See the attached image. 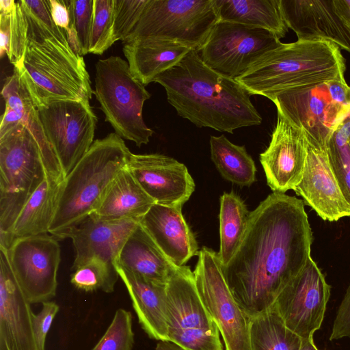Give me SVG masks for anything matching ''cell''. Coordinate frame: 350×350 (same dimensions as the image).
<instances>
[{
	"instance_id": "39",
	"label": "cell",
	"mask_w": 350,
	"mask_h": 350,
	"mask_svg": "<svg viewBox=\"0 0 350 350\" xmlns=\"http://www.w3.org/2000/svg\"><path fill=\"white\" fill-rule=\"evenodd\" d=\"M27 43L26 23L18 1L15 2L12 13V36L10 53L8 56L14 67L18 66L24 57Z\"/></svg>"
},
{
	"instance_id": "43",
	"label": "cell",
	"mask_w": 350,
	"mask_h": 350,
	"mask_svg": "<svg viewBox=\"0 0 350 350\" xmlns=\"http://www.w3.org/2000/svg\"><path fill=\"white\" fill-rule=\"evenodd\" d=\"M327 85L332 100L350 109V86L346 82L336 80L327 81Z\"/></svg>"
},
{
	"instance_id": "48",
	"label": "cell",
	"mask_w": 350,
	"mask_h": 350,
	"mask_svg": "<svg viewBox=\"0 0 350 350\" xmlns=\"http://www.w3.org/2000/svg\"><path fill=\"white\" fill-rule=\"evenodd\" d=\"M16 1L14 0H0L1 14H10L13 12Z\"/></svg>"
},
{
	"instance_id": "19",
	"label": "cell",
	"mask_w": 350,
	"mask_h": 350,
	"mask_svg": "<svg viewBox=\"0 0 350 350\" xmlns=\"http://www.w3.org/2000/svg\"><path fill=\"white\" fill-rule=\"evenodd\" d=\"M30 305L0 246V350H38Z\"/></svg>"
},
{
	"instance_id": "36",
	"label": "cell",
	"mask_w": 350,
	"mask_h": 350,
	"mask_svg": "<svg viewBox=\"0 0 350 350\" xmlns=\"http://www.w3.org/2000/svg\"><path fill=\"white\" fill-rule=\"evenodd\" d=\"M133 345L132 315L129 311L120 308L92 350H132Z\"/></svg>"
},
{
	"instance_id": "2",
	"label": "cell",
	"mask_w": 350,
	"mask_h": 350,
	"mask_svg": "<svg viewBox=\"0 0 350 350\" xmlns=\"http://www.w3.org/2000/svg\"><path fill=\"white\" fill-rule=\"evenodd\" d=\"M153 82L164 88L177 114L198 127L233 133L262 122L250 92L235 79L208 66L198 51H191Z\"/></svg>"
},
{
	"instance_id": "25",
	"label": "cell",
	"mask_w": 350,
	"mask_h": 350,
	"mask_svg": "<svg viewBox=\"0 0 350 350\" xmlns=\"http://www.w3.org/2000/svg\"><path fill=\"white\" fill-rule=\"evenodd\" d=\"M122 51L133 75L146 86L192 50L167 40L142 38L124 43Z\"/></svg>"
},
{
	"instance_id": "21",
	"label": "cell",
	"mask_w": 350,
	"mask_h": 350,
	"mask_svg": "<svg viewBox=\"0 0 350 350\" xmlns=\"http://www.w3.org/2000/svg\"><path fill=\"white\" fill-rule=\"evenodd\" d=\"M280 8L297 40H327L350 53V29L333 0H280Z\"/></svg>"
},
{
	"instance_id": "22",
	"label": "cell",
	"mask_w": 350,
	"mask_h": 350,
	"mask_svg": "<svg viewBox=\"0 0 350 350\" xmlns=\"http://www.w3.org/2000/svg\"><path fill=\"white\" fill-rule=\"evenodd\" d=\"M139 223L175 265L184 266L198 254V243L182 214V207L154 204Z\"/></svg>"
},
{
	"instance_id": "13",
	"label": "cell",
	"mask_w": 350,
	"mask_h": 350,
	"mask_svg": "<svg viewBox=\"0 0 350 350\" xmlns=\"http://www.w3.org/2000/svg\"><path fill=\"white\" fill-rule=\"evenodd\" d=\"M269 100L278 114L303 131L307 142L325 150L340 122L350 111L332 100L327 82L288 89Z\"/></svg>"
},
{
	"instance_id": "46",
	"label": "cell",
	"mask_w": 350,
	"mask_h": 350,
	"mask_svg": "<svg viewBox=\"0 0 350 350\" xmlns=\"http://www.w3.org/2000/svg\"><path fill=\"white\" fill-rule=\"evenodd\" d=\"M64 31L67 42L72 52L77 55L83 56L81 43L74 27L70 24L69 27Z\"/></svg>"
},
{
	"instance_id": "1",
	"label": "cell",
	"mask_w": 350,
	"mask_h": 350,
	"mask_svg": "<svg viewBox=\"0 0 350 350\" xmlns=\"http://www.w3.org/2000/svg\"><path fill=\"white\" fill-rule=\"evenodd\" d=\"M312 243L303 200L273 192L250 212L239 247L221 266L234 299L248 318L273 305L306 266Z\"/></svg>"
},
{
	"instance_id": "12",
	"label": "cell",
	"mask_w": 350,
	"mask_h": 350,
	"mask_svg": "<svg viewBox=\"0 0 350 350\" xmlns=\"http://www.w3.org/2000/svg\"><path fill=\"white\" fill-rule=\"evenodd\" d=\"M37 110L65 177L92 145L98 118L89 100H55Z\"/></svg>"
},
{
	"instance_id": "41",
	"label": "cell",
	"mask_w": 350,
	"mask_h": 350,
	"mask_svg": "<svg viewBox=\"0 0 350 350\" xmlns=\"http://www.w3.org/2000/svg\"><path fill=\"white\" fill-rule=\"evenodd\" d=\"M350 337V283L334 321L330 340Z\"/></svg>"
},
{
	"instance_id": "14",
	"label": "cell",
	"mask_w": 350,
	"mask_h": 350,
	"mask_svg": "<svg viewBox=\"0 0 350 350\" xmlns=\"http://www.w3.org/2000/svg\"><path fill=\"white\" fill-rule=\"evenodd\" d=\"M7 250L12 273L30 304L54 297L61 261L59 239L50 233L15 239Z\"/></svg>"
},
{
	"instance_id": "47",
	"label": "cell",
	"mask_w": 350,
	"mask_h": 350,
	"mask_svg": "<svg viewBox=\"0 0 350 350\" xmlns=\"http://www.w3.org/2000/svg\"><path fill=\"white\" fill-rule=\"evenodd\" d=\"M333 1L339 16L350 29V0Z\"/></svg>"
},
{
	"instance_id": "28",
	"label": "cell",
	"mask_w": 350,
	"mask_h": 350,
	"mask_svg": "<svg viewBox=\"0 0 350 350\" xmlns=\"http://www.w3.org/2000/svg\"><path fill=\"white\" fill-rule=\"evenodd\" d=\"M154 204L126 167L111 182L92 215L105 220H141Z\"/></svg>"
},
{
	"instance_id": "50",
	"label": "cell",
	"mask_w": 350,
	"mask_h": 350,
	"mask_svg": "<svg viewBox=\"0 0 350 350\" xmlns=\"http://www.w3.org/2000/svg\"><path fill=\"white\" fill-rule=\"evenodd\" d=\"M299 350H319V349L314 344L313 338H312L309 339H303Z\"/></svg>"
},
{
	"instance_id": "18",
	"label": "cell",
	"mask_w": 350,
	"mask_h": 350,
	"mask_svg": "<svg viewBox=\"0 0 350 350\" xmlns=\"http://www.w3.org/2000/svg\"><path fill=\"white\" fill-rule=\"evenodd\" d=\"M307 143L305 168L295 192L325 221L350 217V204L332 170L326 150Z\"/></svg>"
},
{
	"instance_id": "32",
	"label": "cell",
	"mask_w": 350,
	"mask_h": 350,
	"mask_svg": "<svg viewBox=\"0 0 350 350\" xmlns=\"http://www.w3.org/2000/svg\"><path fill=\"white\" fill-rule=\"evenodd\" d=\"M250 212L239 196L224 193L220 198L219 238L217 253L221 266L226 265L239 247L245 232Z\"/></svg>"
},
{
	"instance_id": "33",
	"label": "cell",
	"mask_w": 350,
	"mask_h": 350,
	"mask_svg": "<svg viewBox=\"0 0 350 350\" xmlns=\"http://www.w3.org/2000/svg\"><path fill=\"white\" fill-rule=\"evenodd\" d=\"M116 269L97 259H92L73 270L70 282L77 288L92 292L112 293L118 279Z\"/></svg>"
},
{
	"instance_id": "17",
	"label": "cell",
	"mask_w": 350,
	"mask_h": 350,
	"mask_svg": "<svg viewBox=\"0 0 350 350\" xmlns=\"http://www.w3.org/2000/svg\"><path fill=\"white\" fill-rule=\"evenodd\" d=\"M308 143L304 133L278 113L277 122L267 148L260 154L267 183L273 192L284 193L302 178Z\"/></svg>"
},
{
	"instance_id": "15",
	"label": "cell",
	"mask_w": 350,
	"mask_h": 350,
	"mask_svg": "<svg viewBox=\"0 0 350 350\" xmlns=\"http://www.w3.org/2000/svg\"><path fill=\"white\" fill-rule=\"evenodd\" d=\"M331 286L310 257L280 293L273 305L285 325L302 339L313 338L323 323Z\"/></svg>"
},
{
	"instance_id": "11",
	"label": "cell",
	"mask_w": 350,
	"mask_h": 350,
	"mask_svg": "<svg viewBox=\"0 0 350 350\" xmlns=\"http://www.w3.org/2000/svg\"><path fill=\"white\" fill-rule=\"evenodd\" d=\"M282 44L268 30L219 21L199 53L208 66L236 80Z\"/></svg>"
},
{
	"instance_id": "49",
	"label": "cell",
	"mask_w": 350,
	"mask_h": 350,
	"mask_svg": "<svg viewBox=\"0 0 350 350\" xmlns=\"http://www.w3.org/2000/svg\"><path fill=\"white\" fill-rule=\"evenodd\" d=\"M155 350H185L180 346L170 341H159Z\"/></svg>"
},
{
	"instance_id": "6",
	"label": "cell",
	"mask_w": 350,
	"mask_h": 350,
	"mask_svg": "<svg viewBox=\"0 0 350 350\" xmlns=\"http://www.w3.org/2000/svg\"><path fill=\"white\" fill-rule=\"evenodd\" d=\"M46 176L40 146L25 124L0 131V239Z\"/></svg>"
},
{
	"instance_id": "44",
	"label": "cell",
	"mask_w": 350,
	"mask_h": 350,
	"mask_svg": "<svg viewBox=\"0 0 350 350\" xmlns=\"http://www.w3.org/2000/svg\"><path fill=\"white\" fill-rule=\"evenodd\" d=\"M51 14L55 25L62 29H66L70 23L69 10L66 0H49Z\"/></svg>"
},
{
	"instance_id": "24",
	"label": "cell",
	"mask_w": 350,
	"mask_h": 350,
	"mask_svg": "<svg viewBox=\"0 0 350 350\" xmlns=\"http://www.w3.org/2000/svg\"><path fill=\"white\" fill-rule=\"evenodd\" d=\"M142 328L151 339L168 341L165 284L148 280L115 263Z\"/></svg>"
},
{
	"instance_id": "45",
	"label": "cell",
	"mask_w": 350,
	"mask_h": 350,
	"mask_svg": "<svg viewBox=\"0 0 350 350\" xmlns=\"http://www.w3.org/2000/svg\"><path fill=\"white\" fill-rule=\"evenodd\" d=\"M12 36V14H0V56H8Z\"/></svg>"
},
{
	"instance_id": "23",
	"label": "cell",
	"mask_w": 350,
	"mask_h": 350,
	"mask_svg": "<svg viewBox=\"0 0 350 350\" xmlns=\"http://www.w3.org/2000/svg\"><path fill=\"white\" fill-rule=\"evenodd\" d=\"M1 95L5 107L1 116L0 131L19 122L25 124L40 146L47 177L62 181L64 174L46 137L37 108L16 69L14 68L12 75L5 79Z\"/></svg>"
},
{
	"instance_id": "8",
	"label": "cell",
	"mask_w": 350,
	"mask_h": 350,
	"mask_svg": "<svg viewBox=\"0 0 350 350\" xmlns=\"http://www.w3.org/2000/svg\"><path fill=\"white\" fill-rule=\"evenodd\" d=\"M218 21L215 0H148L124 43L155 38L200 52Z\"/></svg>"
},
{
	"instance_id": "34",
	"label": "cell",
	"mask_w": 350,
	"mask_h": 350,
	"mask_svg": "<svg viewBox=\"0 0 350 350\" xmlns=\"http://www.w3.org/2000/svg\"><path fill=\"white\" fill-rule=\"evenodd\" d=\"M94 20L89 53L103 54L114 42V0H94Z\"/></svg>"
},
{
	"instance_id": "37",
	"label": "cell",
	"mask_w": 350,
	"mask_h": 350,
	"mask_svg": "<svg viewBox=\"0 0 350 350\" xmlns=\"http://www.w3.org/2000/svg\"><path fill=\"white\" fill-rule=\"evenodd\" d=\"M148 0H114L115 42L126 40L137 25Z\"/></svg>"
},
{
	"instance_id": "29",
	"label": "cell",
	"mask_w": 350,
	"mask_h": 350,
	"mask_svg": "<svg viewBox=\"0 0 350 350\" xmlns=\"http://www.w3.org/2000/svg\"><path fill=\"white\" fill-rule=\"evenodd\" d=\"M219 21L262 28L280 40L288 27L280 8V0H215Z\"/></svg>"
},
{
	"instance_id": "20",
	"label": "cell",
	"mask_w": 350,
	"mask_h": 350,
	"mask_svg": "<svg viewBox=\"0 0 350 350\" xmlns=\"http://www.w3.org/2000/svg\"><path fill=\"white\" fill-rule=\"evenodd\" d=\"M140 220L101 219L94 215L68 230L63 238L71 239L75 253L73 271L92 259L116 269L115 262L126 240Z\"/></svg>"
},
{
	"instance_id": "7",
	"label": "cell",
	"mask_w": 350,
	"mask_h": 350,
	"mask_svg": "<svg viewBox=\"0 0 350 350\" xmlns=\"http://www.w3.org/2000/svg\"><path fill=\"white\" fill-rule=\"evenodd\" d=\"M94 94L105 121L115 133L138 147L147 144L154 133L143 118V107L151 94L132 74L128 62L119 56L99 59L95 66Z\"/></svg>"
},
{
	"instance_id": "9",
	"label": "cell",
	"mask_w": 350,
	"mask_h": 350,
	"mask_svg": "<svg viewBox=\"0 0 350 350\" xmlns=\"http://www.w3.org/2000/svg\"><path fill=\"white\" fill-rule=\"evenodd\" d=\"M168 341L185 350H224L219 331L198 292L193 272L181 266L165 284Z\"/></svg>"
},
{
	"instance_id": "5",
	"label": "cell",
	"mask_w": 350,
	"mask_h": 350,
	"mask_svg": "<svg viewBox=\"0 0 350 350\" xmlns=\"http://www.w3.org/2000/svg\"><path fill=\"white\" fill-rule=\"evenodd\" d=\"M36 108L62 100H89L94 90L83 56L57 40L27 39L14 67Z\"/></svg>"
},
{
	"instance_id": "26",
	"label": "cell",
	"mask_w": 350,
	"mask_h": 350,
	"mask_svg": "<svg viewBox=\"0 0 350 350\" xmlns=\"http://www.w3.org/2000/svg\"><path fill=\"white\" fill-rule=\"evenodd\" d=\"M115 263L161 284H166L179 267L163 253L140 223L126 240Z\"/></svg>"
},
{
	"instance_id": "30",
	"label": "cell",
	"mask_w": 350,
	"mask_h": 350,
	"mask_svg": "<svg viewBox=\"0 0 350 350\" xmlns=\"http://www.w3.org/2000/svg\"><path fill=\"white\" fill-rule=\"evenodd\" d=\"M251 350H299L302 338L284 323L273 305L249 317Z\"/></svg>"
},
{
	"instance_id": "38",
	"label": "cell",
	"mask_w": 350,
	"mask_h": 350,
	"mask_svg": "<svg viewBox=\"0 0 350 350\" xmlns=\"http://www.w3.org/2000/svg\"><path fill=\"white\" fill-rule=\"evenodd\" d=\"M66 3L70 12V24L77 31L83 56L89 53L94 20V0H66Z\"/></svg>"
},
{
	"instance_id": "40",
	"label": "cell",
	"mask_w": 350,
	"mask_h": 350,
	"mask_svg": "<svg viewBox=\"0 0 350 350\" xmlns=\"http://www.w3.org/2000/svg\"><path fill=\"white\" fill-rule=\"evenodd\" d=\"M42 307L38 314H33L32 321L38 350H45L46 335L53 321L59 311V306L50 301L42 303Z\"/></svg>"
},
{
	"instance_id": "16",
	"label": "cell",
	"mask_w": 350,
	"mask_h": 350,
	"mask_svg": "<svg viewBox=\"0 0 350 350\" xmlns=\"http://www.w3.org/2000/svg\"><path fill=\"white\" fill-rule=\"evenodd\" d=\"M126 169L156 204L182 207L195 190L187 167L158 153H131Z\"/></svg>"
},
{
	"instance_id": "3",
	"label": "cell",
	"mask_w": 350,
	"mask_h": 350,
	"mask_svg": "<svg viewBox=\"0 0 350 350\" xmlns=\"http://www.w3.org/2000/svg\"><path fill=\"white\" fill-rule=\"evenodd\" d=\"M340 49L324 40L283 43L236 79L252 95L270 99L282 91L336 80L346 82Z\"/></svg>"
},
{
	"instance_id": "27",
	"label": "cell",
	"mask_w": 350,
	"mask_h": 350,
	"mask_svg": "<svg viewBox=\"0 0 350 350\" xmlns=\"http://www.w3.org/2000/svg\"><path fill=\"white\" fill-rule=\"evenodd\" d=\"M62 181L47 176L25 202L0 246L8 249L17 239L49 233Z\"/></svg>"
},
{
	"instance_id": "4",
	"label": "cell",
	"mask_w": 350,
	"mask_h": 350,
	"mask_svg": "<svg viewBox=\"0 0 350 350\" xmlns=\"http://www.w3.org/2000/svg\"><path fill=\"white\" fill-rule=\"evenodd\" d=\"M132 152L115 132L94 141L59 185L49 233L59 240L92 215L106 190L126 167Z\"/></svg>"
},
{
	"instance_id": "35",
	"label": "cell",
	"mask_w": 350,
	"mask_h": 350,
	"mask_svg": "<svg viewBox=\"0 0 350 350\" xmlns=\"http://www.w3.org/2000/svg\"><path fill=\"white\" fill-rule=\"evenodd\" d=\"M332 170L350 204V137L336 129L326 146Z\"/></svg>"
},
{
	"instance_id": "10",
	"label": "cell",
	"mask_w": 350,
	"mask_h": 350,
	"mask_svg": "<svg viewBox=\"0 0 350 350\" xmlns=\"http://www.w3.org/2000/svg\"><path fill=\"white\" fill-rule=\"evenodd\" d=\"M198 256L193 271L196 288L219 331L225 350H251L249 319L226 281L217 253L202 247Z\"/></svg>"
},
{
	"instance_id": "31",
	"label": "cell",
	"mask_w": 350,
	"mask_h": 350,
	"mask_svg": "<svg viewBox=\"0 0 350 350\" xmlns=\"http://www.w3.org/2000/svg\"><path fill=\"white\" fill-rule=\"evenodd\" d=\"M210 149L211 160L224 178L241 187L256 181L255 163L244 146L232 144L224 135H212Z\"/></svg>"
},
{
	"instance_id": "42",
	"label": "cell",
	"mask_w": 350,
	"mask_h": 350,
	"mask_svg": "<svg viewBox=\"0 0 350 350\" xmlns=\"http://www.w3.org/2000/svg\"><path fill=\"white\" fill-rule=\"evenodd\" d=\"M27 8L42 23L60 36H66L65 31L54 23L51 14L49 0H23Z\"/></svg>"
}]
</instances>
